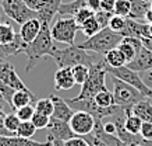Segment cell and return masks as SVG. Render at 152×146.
<instances>
[{
    "mask_svg": "<svg viewBox=\"0 0 152 146\" xmlns=\"http://www.w3.org/2000/svg\"><path fill=\"white\" fill-rule=\"evenodd\" d=\"M115 3H116V0H101V10H105V11H112V13H113Z\"/></svg>",
    "mask_w": 152,
    "mask_h": 146,
    "instance_id": "42",
    "label": "cell"
},
{
    "mask_svg": "<svg viewBox=\"0 0 152 146\" xmlns=\"http://www.w3.org/2000/svg\"><path fill=\"white\" fill-rule=\"evenodd\" d=\"M131 3V13H130V19H134V20H140L142 21L147 11L151 9L149 3L144 1V0H130Z\"/></svg>",
    "mask_w": 152,
    "mask_h": 146,
    "instance_id": "23",
    "label": "cell"
},
{
    "mask_svg": "<svg viewBox=\"0 0 152 146\" xmlns=\"http://www.w3.org/2000/svg\"><path fill=\"white\" fill-rule=\"evenodd\" d=\"M131 114L142 119V122H152V100L144 97L131 107Z\"/></svg>",
    "mask_w": 152,
    "mask_h": 146,
    "instance_id": "17",
    "label": "cell"
},
{
    "mask_svg": "<svg viewBox=\"0 0 152 146\" xmlns=\"http://www.w3.org/2000/svg\"><path fill=\"white\" fill-rule=\"evenodd\" d=\"M131 13V3L130 0H116L113 14L121 16V17H130Z\"/></svg>",
    "mask_w": 152,
    "mask_h": 146,
    "instance_id": "32",
    "label": "cell"
},
{
    "mask_svg": "<svg viewBox=\"0 0 152 146\" xmlns=\"http://www.w3.org/2000/svg\"><path fill=\"white\" fill-rule=\"evenodd\" d=\"M126 66H129L134 72H147L152 69V51L142 47L137 52V55L131 62H129Z\"/></svg>",
    "mask_w": 152,
    "mask_h": 146,
    "instance_id": "13",
    "label": "cell"
},
{
    "mask_svg": "<svg viewBox=\"0 0 152 146\" xmlns=\"http://www.w3.org/2000/svg\"><path fill=\"white\" fill-rule=\"evenodd\" d=\"M6 100H4V97H3V96H1V93H0V108H3L4 110V107H6Z\"/></svg>",
    "mask_w": 152,
    "mask_h": 146,
    "instance_id": "48",
    "label": "cell"
},
{
    "mask_svg": "<svg viewBox=\"0 0 152 146\" xmlns=\"http://www.w3.org/2000/svg\"><path fill=\"white\" fill-rule=\"evenodd\" d=\"M95 118L89 113L85 111H75L70 119V128L75 133V136H85L94 132L95 127Z\"/></svg>",
    "mask_w": 152,
    "mask_h": 146,
    "instance_id": "9",
    "label": "cell"
},
{
    "mask_svg": "<svg viewBox=\"0 0 152 146\" xmlns=\"http://www.w3.org/2000/svg\"><path fill=\"white\" fill-rule=\"evenodd\" d=\"M94 16H95V13H94L92 10L88 9V7H84V9H81L77 14L74 16V20H75L77 25H78V27H81L85 21H88V20L91 19V17H94Z\"/></svg>",
    "mask_w": 152,
    "mask_h": 146,
    "instance_id": "37",
    "label": "cell"
},
{
    "mask_svg": "<svg viewBox=\"0 0 152 146\" xmlns=\"http://www.w3.org/2000/svg\"><path fill=\"white\" fill-rule=\"evenodd\" d=\"M84 7H88V0H73L70 3H61L57 14L60 17H74Z\"/></svg>",
    "mask_w": 152,
    "mask_h": 146,
    "instance_id": "21",
    "label": "cell"
},
{
    "mask_svg": "<svg viewBox=\"0 0 152 146\" xmlns=\"http://www.w3.org/2000/svg\"><path fill=\"white\" fill-rule=\"evenodd\" d=\"M31 121H32V124L37 127V129H43V128L48 127V124L50 121V117H48L45 114H41V113H38V111H35V114H34V117Z\"/></svg>",
    "mask_w": 152,
    "mask_h": 146,
    "instance_id": "38",
    "label": "cell"
},
{
    "mask_svg": "<svg viewBox=\"0 0 152 146\" xmlns=\"http://www.w3.org/2000/svg\"><path fill=\"white\" fill-rule=\"evenodd\" d=\"M35 111L41 114H45L48 117H52L53 114V101H52L50 97H46V99H38L35 101Z\"/></svg>",
    "mask_w": 152,
    "mask_h": 146,
    "instance_id": "30",
    "label": "cell"
},
{
    "mask_svg": "<svg viewBox=\"0 0 152 146\" xmlns=\"http://www.w3.org/2000/svg\"><path fill=\"white\" fill-rule=\"evenodd\" d=\"M17 37V33L14 31V27L10 23H1L0 21V45L9 44L14 41V38Z\"/></svg>",
    "mask_w": 152,
    "mask_h": 146,
    "instance_id": "25",
    "label": "cell"
},
{
    "mask_svg": "<svg viewBox=\"0 0 152 146\" xmlns=\"http://www.w3.org/2000/svg\"><path fill=\"white\" fill-rule=\"evenodd\" d=\"M106 62L102 58L98 62H95L94 65L89 66V75H88L87 80L84 82V84L81 86L80 93L71 100H84V99H94L95 96L101 91V90L106 89Z\"/></svg>",
    "mask_w": 152,
    "mask_h": 146,
    "instance_id": "3",
    "label": "cell"
},
{
    "mask_svg": "<svg viewBox=\"0 0 152 146\" xmlns=\"http://www.w3.org/2000/svg\"><path fill=\"white\" fill-rule=\"evenodd\" d=\"M46 128L48 132H49V138H53V139H60V141L66 142L75 136V133L71 131L69 122L60 121V119H56V118L50 117V121H49Z\"/></svg>",
    "mask_w": 152,
    "mask_h": 146,
    "instance_id": "12",
    "label": "cell"
},
{
    "mask_svg": "<svg viewBox=\"0 0 152 146\" xmlns=\"http://www.w3.org/2000/svg\"><path fill=\"white\" fill-rule=\"evenodd\" d=\"M126 21H127V17H121V16L113 14V17L110 19V21H109V25H107V27H109L112 31H115V33L120 34L123 30H124Z\"/></svg>",
    "mask_w": 152,
    "mask_h": 146,
    "instance_id": "35",
    "label": "cell"
},
{
    "mask_svg": "<svg viewBox=\"0 0 152 146\" xmlns=\"http://www.w3.org/2000/svg\"><path fill=\"white\" fill-rule=\"evenodd\" d=\"M6 146H52V141L38 142V141H32V139H27V138H21L15 135V136H7Z\"/></svg>",
    "mask_w": 152,
    "mask_h": 146,
    "instance_id": "24",
    "label": "cell"
},
{
    "mask_svg": "<svg viewBox=\"0 0 152 146\" xmlns=\"http://www.w3.org/2000/svg\"><path fill=\"white\" fill-rule=\"evenodd\" d=\"M48 141H52V146H64V142L60 141V139H53V138H49Z\"/></svg>",
    "mask_w": 152,
    "mask_h": 146,
    "instance_id": "47",
    "label": "cell"
},
{
    "mask_svg": "<svg viewBox=\"0 0 152 146\" xmlns=\"http://www.w3.org/2000/svg\"><path fill=\"white\" fill-rule=\"evenodd\" d=\"M141 125H142V119H140L138 117H135L133 114L127 115L124 119V129L131 135H140Z\"/></svg>",
    "mask_w": 152,
    "mask_h": 146,
    "instance_id": "26",
    "label": "cell"
},
{
    "mask_svg": "<svg viewBox=\"0 0 152 146\" xmlns=\"http://www.w3.org/2000/svg\"><path fill=\"white\" fill-rule=\"evenodd\" d=\"M42 28V23L39 19H31L25 21L24 24H21L20 28V37L25 44H31L35 38L39 35Z\"/></svg>",
    "mask_w": 152,
    "mask_h": 146,
    "instance_id": "15",
    "label": "cell"
},
{
    "mask_svg": "<svg viewBox=\"0 0 152 146\" xmlns=\"http://www.w3.org/2000/svg\"><path fill=\"white\" fill-rule=\"evenodd\" d=\"M106 72H107V75L115 76V77L120 79V80L129 83L130 86L135 87L138 91H141V93L147 97V93L149 91V87L144 83L142 77L138 75V72L131 70L129 66H121V67H109L107 65H106Z\"/></svg>",
    "mask_w": 152,
    "mask_h": 146,
    "instance_id": "8",
    "label": "cell"
},
{
    "mask_svg": "<svg viewBox=\"0 0 152 146\" xmlns=\"http://www.w3.org/2000/svg\"><path fill=\"white\" fill-rule=\"evenodd\" d=\"M25 45L27 44L21 39L20 34H17V37L14 38V41H11L9 44H4V45H0V58L1 59H7L9 56H14V55L23 53Z\"/></svg>",
    "mask_w": 152,
    "mask_h": 146,
    "instance_id": "18",
    "label": "cell"
},
{
    "mask_svg": "<svg viewBox=\"0 0 152 146\" xmlns=\"http://www.w3.org/2000/svg\"><path fill=\"white\" fill-rule=\"evenodd\" d=\"M0 80L14 90L31 91L27 86L24 84V82L20 79V76L15 72V67L11 63H9L6 59H1V58H0Z\"/></svg>",
    "mask_w": 152,
    "mask_h": 146,
    "instance_id": "10",
    "label": "cell"
},
{
    "mask_svg": "<svg viewBox=\"0 0 152 146\" xmlns=\"http://www.w3.org/2000/svg\"><path fill=\"white\" fill-rule=\"evenodd\" d=\"M52 59L56 62L59 69L61 67H74L77 65L91 66L99 59L94 56L89 51H85L80 45H67L66 48H56L52 53Z\"/></svg>",
    "mask_w": 152,
    "mask_h": 146,
    "instance_id": "2",
    "label": "cell"
},
{
    "mask_svg": "<svg viewBox=\"0 0 152 146\" xmlns=\"http://www.w3.org/2000/svg\"><path fill=\"white\" fill-rule=\"evenodd\" d=\"M147 97H148L149 100H152V89H149V91L147 93Z\"/></svg>",
    "mask_w": 152,
    "mask_h": 146,
    "instance_id": "50",
    "label": "cell"
},
{
    "mask_svg": "<svg viewBox=\"0 0 152 146\" xmlns=\"http://www.w3.org/2000/svg\"><path fill=\"white\" fill-rule=\"evenodd\" d=\"M144 1H147V3H149V4H152V0H144Z\"/></svg>",
    "mask_w": 152,
    "mask_h": 146,
    "instance_id": "51",
    "label": "cell"
},
{
    "mask_svg": "<svg viewBox=\"0 0 152 146\" xmlns=\"http://www.w3.org/2000/svg\"><path fill=\"white\" fill-rule=\"evenodd\" d=\"M80 30L74 17H60L50 27V34L53 41L66 45H74L75 34Z\"/></svg>",
    "mask_w": 152,
    "mask_h": 146,
    "instance_id": "7",
    "label": "cell"
},
{
    "mask_svg": "<svg viewBox=\"0 0 152 146\" xmlns=\"http://www.w3.org/2000/svg\"><path fill=\"white\" fill-rule=\"evenodd\" d=\"M64 146H91L88 141L83 136H74L64 142Z\"/></svg>",
    "mask_w": 152,
    "mask_h": 146,
    "instance_id": "41",
    "label": "cell"
},
{
    "mask_svg": "<svg viewBox=\"0 0 152 146\" xmlns=\"http://www.w3.org/2000/svg\"><path fill=\"white\" fill-rule=\"evenodd\" d=\"M4 117H6V113L3 108H0V125L3 124V121H4Z\"/></svg>",
    "mask_w": 152,
    "mask_h": 146,
    "instance_id": "49",
    "label": "cell"
},
{
    "mask_svg": "<svg viewBox=\"0 0 152 146\" xmlns=\"http://www.w3.org/2000/svg\"><path fill=\"white\" fill-rule=\"evenodd\" d=\"M142 80H144V83L149 87V89H152V69L151 70H147L145 73H144Z\"/></svg>",
    "mask_w": 152,
    "mask_h": 146,
    "instance_id": "44",
    "label": "cell"
},
{
    "mask_svg": "<svg viewBox=\"0 0 152 146\" xmlns=\"http://www.w3.org/2000/svg\"><path fill=\"white\" fill-rule=\"evenodd\" d=\"M94 100H95V103H96L99 107H103V108L115 105V97H113V93L109 91L107 89L101 90V91L94 97Z\"/></svg>",
    "mask_w": 152,
    "mask_h": 146,
    "instance_id": "27",
    "label": "cell"
},
{
    "mask_svg": "<svg viewBox=\"0 0 152 146\" xmlns=\"http://www.w3.org/2000/svg\"><path fill=\"white\" fill-rule=\"evenodd\" d=\"M144 21L152 25V6H151V9L147 11V14H145V17H144Z\"/></svg>",
    "mask_w": 152,
    "mask_h": 146,
    "instance_id": "46",
    "label": "cell"
},
{
    "mask_svg": "<svg viewBox=\"0 0 152 146\" xmlns=\"http://www.w3.org/2000/svg\"><path fill=\"white\" fill-rule=\"evenodd\" d=\"M88 9H91L94 13L101 10V0H88Z\"/></svg>",
    "mask_w": 152,
    "mask_h": 146,
    "instance_id": "43",
    "label": "cell"
},
{
    "mask_svg": "<svg viewBox=\"0 0 152 146\" xmlns=\"http://www.w3.org/2000/svg\"><path fill=\"white\" fill-rule=\"evenodd\" d=\"M117 48L121 51V53H123V55H124V58L127 59V63L133 61L134 58H135V55H137L135 48H134L133 45H131V44L126 39V38H123V39H121V42L117 45Z\"/></svg>",
    "mask_w": 152,
    "mask_h": 146,
    "instance_id": "33",
    "label": "cell"
},
{
    "mask_svg": "<svg viewBox=\"0 0 152 146\" xmlns=\"http://www.w3.org/2000/svg\"><path fill=\"white\" fill-rule=\"evenodd\" d=\"M121 37H135V38H152L151 24L141 23L140 20H134L127 17L124 30L120 33Z\"/></svg>",
    "mask_w": 152,
    "mask_h": 146,
    "instance_id": "11",
    "label": "cell"
},
{
    "mask_svg": "<svg viewBox=\"0 0 152 146\" xmlns=\"http://www.w3.org/2000/svg\"><path fill=\"white\" fill-rule=\"evenodd\" d=\"M73 70V76L75 79V83L77 84H84V82L87 80L88 75H89V66H85V65H77L71 67Z\"/></svg>",
    "mask_w": 152,
    "mask_h": 146,
    "instance_id": "31",
    "label": "cell"
},
{
    "mask_svg": "<svg viewBox=\"0 0 152 146\" xmlns=\"http://www.w3.org/2000/svg\"><path fill=\"white\" fill-rule=\"evenodd\" d=\"M55 41L52 38L50 34V24H43L42 23V28L41 33L35 39H34L31 44H27L25 48H24V52L27 55V66H25V72H31L38 65V62L41 61L42 58L50 56L52 53L55 52L56 49Z\"/></svg>",
    "mask_w": 152,
    "mask_h": 146,
    "instance_id": "1",
    "label": "cell"
},
{
    "mask_svg": "<svg viewBox=\"0 0 152 146\" xmlns=\"http://www.w3.org/2000/svg\"><path fill=\"white\" fill-rule=\"evenodd\" d=\"M61 3H63L61 0H48L46 4L43 6V9H42L41 11H38V19L41 20V23L50 24L53 17L57 14L59 7Z\"/></svg>",
    "mask_w": 152,
    "mask_h": 146,
    "instance_id": "20",
    "label": "cell"
},
{
    "mask_svg": "<svg viewBox=\"0 0 152 146\" xmlns=\"http://www.w3.org/2000/svg\"><path fill=\"white\" fill-rule=\"evenodd\" d=\"M20 124H21V121H20V118L15 115V113L6 114L4 121H3V125H4V128L9 132H11V133L15 135V132H17V129H18Z\"/></svg>",
    "mask_w": 152,
    "mask_h": 146,
    "instance_id": "34",
    "label": "cell"
},
{
    "mask_svg": "<svg viewBox=\"0 0 152 146\" xmlns=\"http://www.w3.org/2000/svg\"><path fill=\"white\" fill-rule=\"evenodd\" d=\"M80 30L84 33V35H87V38H89V37H92V35H95L96 33H99L102 28H101V25H99V23H98V20L95 19V16H94L88 21H85L80 27Z\"/></svg>",
    "mask_w": 152,
    "mask_h": 146,
    "instance_id": "29",
    "label": "cell"
},
{
    "mask_svg": "<svg viewBox=\"0 0 152 146\" xmlns=\"http://www.w3.org/2000/svg\"><path fill=\"white\" fill-rule=\"evenodd\" d=\"M103 59L109 67H121V66L127 65V59L124 58V55L121 53L119 48H113L109 52H106L103 55Z\"/></svg>",
    "mask_w": 152,
    "mask_h": 146,
    "instance_id": "22",
    "label": "cell"
},
{
    "mask_svg": "<svg viewBox=\"0 0 152 146\" xmlns=\"http://www.w3.org/2000/svg\"><path fill=\"white\" fill-rule=\"evenodd\" d=\"M14 113H15V115L20 118V121H31L34 117V114H35V107H32V105L29 104V105L17 108Z\"/></svg>",
    "mask_w": 152,
    "mask_h": 146,
    "instance_id": "36",
    "label": "cell"
},
{
    "mask_svg": "<svg viewBox=\"0 0 152 146\" xmlns=\"http://www.w3.org/2000/svg\"><path fill=\"white\" fill-rule=\"evenodd\" d=\"M112 82H113V97H115V104L124 107V108H131L134 104L142 100L145 96L138 91V90L130 86L129 83L120 80L115 76H112Z\"/></svg>",
    "mask_w": 152,
    "mask_h": 146,
    "instance_id": "5",
    "label": "cell"
},
{
    "mask_svg": "<svg viewBox=\"0 0 152 146\" xmlns=\"http://www.w3.org/2000/svg\"><path fill=\"white\" fill-rule=\"evenodd\" d=\"M3 14L14 23L24 24L31 19H38V13L28 7L24 0H0Z\"/></svg>",
    "mask_w": 152,
    "mask_h": 146,
    "instance_id": "6",
    "label": "cell"
},
{
    "mask_svg": "<svg viewBox=\"0 0 152 146\" xmlns=\"http://www.w3.org/2000/svg\"><path fill=\"white\" fill-rule=\"evenodd\" d=\"M46 1L48 0H24V3H25L31 10L37 11V13L43 9V6L46 4Z\"/></svg>",
    "mask_w": 152,
    "mask_h": 146,
    "instance_id": "40",
    "label": "cell"
},
{
    "mask_svg": "<svg viewBox=\"0 0 152 146\" xmlns=\"http://www.w3.org/2000/svg\"><path fill=\"white\" fill-rule=\"evenodd\" d=\"M53 83H55L56 90H70L77 84V83H75V79H74V76H73L71 67H61V69H57L55 73Z\"/></svg>",
    "mask_w": 152,
    "mask_h": 146,
    "instance_id": "16",
    "label": "cell"
},
{
    "mask_svg": "<svg viewBox=\"0 0 152 146\" xmlns=\"http://www.w3.org/2000/svg\"><path fill=\"white\" fill-rule=\"evenodd\" d=\"M50 99L53 101V114H52V118L64 121V122H70V119H71V117H73V114L75 111L67 104V101L64 99L57 97L55 94H52Z\"/></svg>",
    "mask_w": 152,
    "mask_h": 146,
    "instance_id": "14",
    "label": "cell"
},
{
    "mask_svg": "<svg viewBox=\"0 0 152 146\" xmlns=\"http://www.w3.org/2000/svg\"><path fill=\"white\" fill-rule=\"evenodd\" d=\"M121 39L123 37L120 34L112 31L109 27H106V28H102L95 35L87 38L83 44H80V47L85 51L94 52L98 55H105L110 49L117 48V45L121 42Z\"/></svg>",
    "mask_w": 152,
    "mask_h": 146,
    "instance_id": "4",
    "label": "cell"
},
{
    "mask_svg": "<svg viewBox=\"0 0 152 146\" xmlns=\"http://www.w3.org/2000/svg\"><path fill=\"white\" fill-rule=\"evenodd\" d=\"M37 100H38L37 96L34 94L32 91H27V90H15L13 99H11V103H10V107L15 111L17 108L29 105L32 101H37Z\"/></svg>",
    "mask_w": 152,
    "mask_h": 146,
    "instance_id": "19",
    "label": "cell"
},
{
    "mask_svg": "<svg viewBox=\"0 0 152 146\" xmlns=\"http://www.w3.org/2000/svg\"><path fill=\"white\" fill-rule=\"evenodd\" d=\"M35 132H37V127L32 124V121H21L15 135L21 138H27V139H32Z\"/></svg>",
    "mask_w": 152,
    "mask_h": 146,
    "instance_id": "28",
    "label": "cell"
},
{
    "mask_svg": "<svg viewBox=\"0 0 152 146\" xmlns=\"http://www.w3.org/2000/svg\"><path fill=\"white\" fill-rule=\"evenodd\" d=\"M141 41H142L144 47H145V48H148L149 51H152V38H142Z\"/></svg>",
    "mask_w": 152,
    "mask_h": 146,
    "instance_id": "45",
    "label": "cell"
},
{
    "mask_svg": "<svg viewBox=\"0 0 152 146\" xmlns=\"http://www.w3.org/2000/svg\"><path fill=\"white\" fill-rule=\"evenodd\" d=\"M113 17V13L112 11H105V10H99L95 13V19L98 20V23L101 25V28H106L109 25V21Z\"/></svg>",
    "mask_w": 152,
    "mask_h": 146,
    "instance_id": "39",
    "label": "cell"
}]
</instances>
